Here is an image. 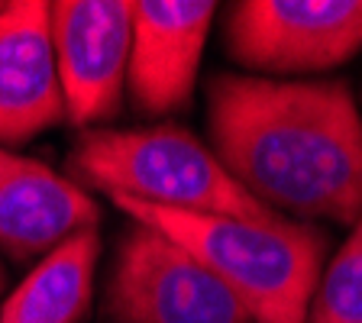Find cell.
Returning <instances> with one entry per match:
<instances>
[{
  "instance_id": "obj_4",
  "label": "cell",
  "mask_w": 362,
  "mask_h": 323,
  "mask_svg": "<svg viewBox=\"0 0 362 323\" xmlns=\"http://www.w3.org/2000/svg\"><path fill=\"white\" fill-rule=\"evenodd\" d=\"M223 49L243 75H324L362 52V0H240L223 13Z\"/></svg>"
},
{
  "instance_id": "obj_12",
  "label": "cell",
  "mask_w": 362,
  "mask_h": 323,
  "mask_svg": "<svg viewBox=\"0 0 362 323\" xmlns=\"http://www.w3.org/2000/svg\"><path fill=\"white\" fill-rule=\"evenodd\" d=\"M0 288H4V269H0Z\"/></svg>"
},
{
  "instance_id": "obj_5",
  "label": "cell",
  "mask_w": 362,
  "mask_h": 323,
  "mask_svg": "<svg viewBox=\"0 0 362 323\" xmlns=\"http://www.w3.org/2000/svg\"><path fill=\"white\" fill-rule=\"evenodd\" d=\"M104 317L107 323H252L191 252L136 220L113 256Z\"/></svg>"
},
{
  "instance_id": "obj_2",
  "label": "cell",
  "mask_w": 362,
  "mask_h": 323,
  "mask_svg": "<svg viewBox=\"0 0 362 323\" xmlns=\"http://www.w3.org/2000/svg\"><path fill=\"white\" fill-rule=\"evenodd\" d=\"M117 207L178 242L243 304L252 323H308V307L327 262L324 226L279 217H226L146 207L117 197Z\"/></svg>"
},
{
  "instance_id": "obj_1",
  "label": "cell",
  "mask_w": 362,
  "mask_h": 323,
  "mask_svg": "<svg viewBox=\"0 0 362 323\" xmlns=\"http://www.w3.org/2000/svg\"><path fill=\"white\" fill-rule=\"evenodd\" d=\"M207 136L265 211L317 226L362 217V110L346 81L220 71L207 88Z\"/></svg>"
},
{
  "instance_id": "obj_10",
  "label": "cell",
  "mask_w": 362,
  "mask_h": 323,
  "mask_svg": "<svg viewBox=\"0 0 362 323\" xmlns=\"http://www.w3.org/2000/svg\"><path fill=\"white\" fill-rule=\"evenodd\" d=\"M100 259L98 226L68 236L20 281L0 307V323H78L94 294Z\"/></svg>"
},
{
  "instance_id": "obj_11",
  "label": "cell",
  "mask_w": 362,
  "mask_h": 323,
  "mask_svg": "<svg viewBox=\"0 0 362 323\" xmlns=\"http://www.w3.org/2000/svg\"><path fill=\"white\" fill-rule=\"evenodd\" d=\"M308 323H362V217L317 278Z\"/></svg>"
},
{
  "instance_id": "obj_7",
  "label": "cell",
  "mask_w": 362,
  "mask_h": 323,
  "mask_svg": "<svg viewBox=\"0 0 362 323\" xmlns=\"http://www.w3.org/2000/svg\"><path fill=\"white\" fill-rule=\"evenodd\" d=\"M217 4L211 0H136L127 90L149 117L191 104Z\"/></svg>"
},
{
  "instance_id": "obj_3",
  "label": "cell",
  "mask_w": 362,
  "mask_h": 323,
  "mask_svg": "<svg viewBox=\"0 0 362 323\" xmlns=\"http://www.w3.org/2000/svg\"><path fill=\"white\" fill-rule=\"evenodd\" d=\"M68 178L146 207L181 213L269 217L230 178L220 158L191 129L158 123L143 129H84L68 152Z\"/></svg>"
},
{
  "instance_id": "obj_9",
  "label": "cell",
  "mask_w": 362,
  "mask_h": 323,
  "mask_svg": "<svg viewBox=\"0 0 362 323\" xmlns=\"http://www.w3.org/2000/svg\"><path fill=\"white\" fill-rule=\"evenodd\" d=\"M98 201L68 175L0 146V252L16 262L49 256L68 236L98 226Z\"/></svg>"
},
{
  "instance_id": "obj_6",
  "label": "cell",
  "mask_w": 362,
  "mask_h": 323,
  "mask_svg": "<svg viewBox=\"0 0 362 323\" xmlns=\"http://www.w3.org/2000/svg\"><path fill=\"white\" fill-rule=\"evenodd\" d=\"M49 26L65 120L81 129H98L123 107L133 45V4L59 0L49 4Z\"/></svg>"
},
{
  "instance_id": "obj_8",
  "label": "cell",
  "mask_w": 362,
  "mask_h": 323,
  "mask_svg": "<svg viewBox=\"0 0 362 323\" xmlns=\"http://www.w3.org/2000/svg\"><path fill=\"white\" fill-rule=\"evenodd\" d=\"M65 120L45 0L0 4V146H23Z\"/></svg>"
}]
</instances>
